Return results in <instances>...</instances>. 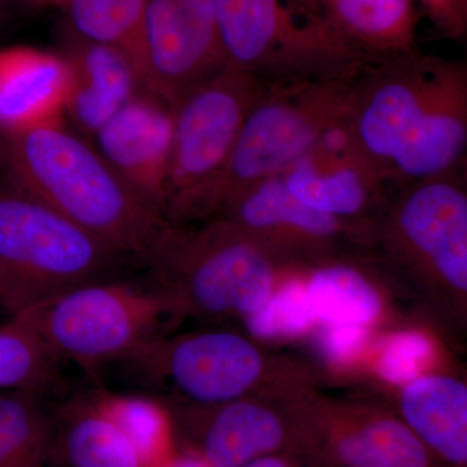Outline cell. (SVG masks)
<instances>
[{
  "label": "cell",
  "instance_id": "cell-33",
  "mask_svg": "<svg viewBox=\"0 0 467 467\" xmlns=\"http://www.w3.org/2000/svg\"><path fill=\"white\" fill-rule=\"evenodd\" d=\"M297 14L304 15L306 17H316L319 0H285Z\"/></svg>",
  "mask_w": 467,
  "mask_h": 467
},
{
  "label": "cell",
  "instance_id": "cell-24",
  "mask_svg": "<svg viewBox=\"0 0 467 467\" xmlns=\"http://www.w3.org/2000/svg\"><path fill=\"white\" fill-rule=\"evenodd\" d=\"M333 451L347 467H429L425 444L393 420H371L339 432Z\"/></svg>",
  "mask_w": 467,
  "mask_h": 467
},
{
  "label": "cell",
  "instance_id": "cell-23",
  "mask_svg": "<svg viewBox=\"0 0 467 467\" xmlns=\"http://www.w3.org/2000/svg\"><path fill=\"white\" fill-rule=\"evenodd\" d=\"M54 427L41 393L0 391V467L50 463Z\"/></svg>",
  "mask_w": 467,
  "mask_h": 467
},
{
  "label": "cell",
  "instance_id": "cell-32",
  "mask_svg": "<svg viewBox=\"0 0 467 467\" xmlns=\"http://www.w3.org/2000/svg\"><path fill=\"white\" fill-rule=\"evenodd\" d=\"M161 467H214L202 459L196 451H184V453H174L171 460L167 461Z\"/></svg>",
  "mask_w": 467,
  "mask_h": 467
},
{
  "label": "cell",
  "instance_id": "cell-10",
  "mask_svg": "<svg viewBox=\"0 0 467 467\" xmlns=\"http://www.w3.org/2000/svg\"><path fill=\"white\" fill-rule=\"evenodd\" d=\"M128 364L147 380H171L193 400L234 401L256 382L261 358L256 348L232 333H207L168 342L155 337Z\"/></svg>",
  "mask_w": 467,
  "mask_h": 467
},
{
  "label": "cell",
  "instance_id": "cell-31",
  "mask_svg": "<svg viewBox=\"0 0 467 467\" xmlns=\"http://www.w3.org/2000/svg\"><path fill=\"white\" fill-rule=\"evenodd\" d=\"M365 340V325H328L321 337V348L331 361L346 362L358 353Z\"/></svg>",
  "mask_w": 467,
  "mask_h": 467
},
{
  "label": "cell",
  "instance_id": "cell-1",
  "mask_svg": "<svg viewBox=\"0 0 467 467\" xmlns=\"http://www.w3.org/2000/svg\"><path fill=\"white\" fill-rule=\"evenodd\" d=\"M0 168L125 257L144 261L167 223L66 119L0 135Z\"/></svg>",
  "mask_w": 467,
  "mask_h": 467
},
{
  "label": "cell",
  "instance_id": "cell-6",
  "mask_svg": "<svg viewBox=\"0 0 467 467\" xmlns=\"http://www.w3.org/2000/svg\"><path fill=\"white\" fill-rule=\"evenodd\" d=\"M144 263L162 294L182 291L208 313H252L269 300L272 269L241 230L223 223L201 234L165 223Z\"/></svg>",
  "mask_w": 467,
  "mask_h": 467
},
{
  "label": "cell",
  "instance_id": "cell-3",
  "mask_svg": "<svg viewBox=\"0 0 467 467\" xmlns=\"http://www.w3.org/2000/svg\"><path fill=\"white\" fill-rule=\"evenodd\" d=\"M125 259L0 168V309L9 317L77 285L115 278Z\"/></svg>",
  "mask_w": 467,
  "mask_h": 467
},
{
  "label": "cell",
  "instance_id": "cell-12",
  "mask_svg": "<svg viewBox=\"0 0 467 467\" xmlns=\"http://www.w3.org/2000/svg\"><path fill=\"white\" fill-rule=\"evenodd\" d=\"M461 168L414 182L398 216L408 243L450 284L467 288V196Z\"/></svg>",
  "mask_w": 467,
  "mask_h": 467
},
{
  "label": "cell",
  "instance_id": "cell-26",
  "mask_svg": "<svg viewBox=\"0 0 467 467\" xmlns=\"http://www.w3.org/2000/svg\"><path fill=\"white\" fill-rule=\"evenodd\" d=\"M60 359L14 316L0 325V391L45 393L57 384Z\"/></svg>",
  "mask_w": 467,
  "mask_h": 467
},
{
  "label": "cell",
  "instance_id": "cell-18",
  "mask_svg": "<svg viewBox=\"0 0 467 467\" xmlns=\"http://www.w3.org/2000/svg\"><path fill=\"white\" fill-rule=\"evenodd\" d=\"M50 462L57 467H144L128 439L88 395L55 411Z\"/></svg>",
  "mask_w": 467,
  "mask_h": 467
},
{
  "label": "cell",
  "instance_id": "cell-2",
  "mask_svg": "<svg viewBox=\"0 0 467 467\" xmlns=\"http://www.w3.org/2000/svg\"><path fill=\"white\" fill-rule=\"evenodd\" d=\"M358 77L267 85L245 117L220 173L171 217L180 220L225 208L254 184L285 173L346 121Z\"/></svg>",
  "mask_w": 467,
  "mask_h": 467
},
{
  "label": "cell",
  "instance_id": "cell-29",
  "mask_svg": "<svg viewBox=\"0 0 467 467\" xmlns=\"http://www.w3.org/2000/svg\"><path fill=\"white\" fill-rule=\"evenodd\" d=\"M430 355L431 344L423 335L399 333L384 343L378 368L389 382L410 383L417 379Z\"/></svg>",
  "mask_w": 467,
  "mask_h": 467
},
{
  "label": "cell",
  "instance_id": "cell-35",
  "mask_svg": "<svg viewBox=\"0 0 467 467\" xmlns=\"http://www.w3.org/2000/svg\"><path fill=\"white\" fill-rule=\"evenodd\" d=\"M36 2L43 3V5H67L70 0H36Z\"/></svg>",
  "mask_w": 467,
  "mask_h": 467
},
{
  "label": "cell",
  "instance_id": "cell-14",
  "mask_svg": "<svg viewBox=\"0 0 467 467\" xmlns=\"http://www.w3.org/2000/svg\"><path fill=\"white\" fill-rule=\"evenodd\" d=\"M72 70L64 54L0 48V135L66 119Z\"/></svg>",
  "mask_w": 467,
  "mask_h": 467
},
{
  "label": "cell",
  "instance_id": "cell-21",
  "mask_svg": "<svg viewBox=\"0 0 467 467\" xmlns=\"http://www.w3.org/2000/svg\"><path fill=\"white\" fill-rule=\"evenodd\" d=\"M225 208L230 213L227 223L243 233L285 230L324 239L340 232L339 218L306 207L297 201L285 189L281 175L254 184Z\"/></svg>",
  "mask_w": 467,
  "mask_h": 467
},
{
  "label": "cell",
  "instance_id": "cell-22",
  "mask_svg": "<svg viewBox=\"0 0 467 467\" xmlns=\"http://www.w3.org/2000/svg\"><path fill=\"white\" fill-rule=\"evenodd\" d=\"M94 407L128 439L144 467H161L174 456L173 423L164 405L140 393L97 389Z\"/></svg>",
  "mask_w": 467,
  "mask_h": 467
},
{
  "label": "cell",
  "instance_id": "cell-28",
  "mask_svg": "<svg viewBox=\"0 0 467 467\" xmlns=\"http://www.w3.org/2000/svg\"><path fill=\"white\" fill-rule=\"evenodd\" d=\"M315 319L308 290L299 282H291L252 313L248 326L260 337H288L303 333Z\"/></svg>",
  "mask_w": 467,
  "mask_h": 467
},
{
  "label": "cell",
  "instance_id": "cell-36",
  "mask_svg": "<svg viewBox=\"0 0 467 467\" xmlns=\"http://www.w3.org/2000/svg\"><path fill=\"white\" fill-rule=\"evenodd\" d=\"M8 0H0V16H2L3 11H5V5H7Z\"/></svg>",
  "mask_w": 467,
  "mask_h": 467
},
{
  "label": "cell",
  "instance_id": "cell-25",
  "mask_svg": "<svg viewBox=\"0 0 467 467\" xmlns=\"http://www.w3.org/2000/svg\"><path fill=\"white\" fill-rule=\"evenodd\" d=\"M67 7L73 36L124 52L138 75L146 0H70Z\"/></svg>",
  "mask_w": 467,
  "mask_h": 467
},
{
  "label": "cell",
  "instance_id": "cell-15",
  "mask_svg": "<svg viewBox=\"0 0 467 467\" xmlns=\"http://www.w3.org/2000/svg\"><path fill=\"white\" fill-rule=\"evenodd\" d=\"M64 55L72 70L66 117L91 140L143 88L130 58L117 48L72 36Z\"/></svg>",
  "mask_w": 467,
  "mask_h": 467
},
{
  "label": "cell",
  "instance_id": "cell-27",
  "mask_svg": "<svg viewBox=\"0 0 467 467\" xmlns=\"http://www.w3.org/2000/svg\"><path fill=\"white\" fill-rule=\"evenodd\" d=\"M306 290L316 319L328 325H367L379 313L377 292L348 267L321 270Z\"/></svg>",
  "mask_w": 467,
  "mask_h": 467
},
{
  "label": "cell",
  "instance_id": "cell-5",
  "mask_svg": "<svg viewBox=\"0 0 467 467\" xmlns=\"http://www.w3.org/2000/svg\"><path fill=\"white\" fill-rule=\"evenodd\" d=\"M167 297L150 285L117 278L70 288L20 313L58 359L85 368L126 362L158 337Z\"/></svg>",
  "mask_w": 467,
  "mask_h": 467
},
{
  "label": "cell",
  "instance_id": "cell-19",
  "mask_svg": "<svg viewBox=\"0 0 467 467\" xmlns=\"http://www.w3.org/2000/svg\"><path fill=\"white\" fill-rule=\"evenodd\" d=\"M409 429L451 462L467 461V389L450 378L427 377L409 384L402 396Z\"/></svg>",
  "mask_w": 467,
  "mask_h": 467
},
{
  "label": "cell",
  "instance_id": "cell-4",
  "mask_svg": "<svg viewBox=\"0 0 467 467\" xmlns=\"http://www.w3.org/2000/svg\"><path fill=\"white\" fill-rule=\"evenodd\" d=\"M226 67L266 84L353 78L370 61L285 0H212Z\"/></svg>",
  "mask_w": 467,
  "mask_h": 467
},
{
  "label": "cell",
  "instance_id": "cell-30",
  "mask_svg": "<svg viewBox=\"0 0 467 467\" xmlns=\"http://www.w3.org/2000/svg\"><path fill=\"white\" fill-rule=\"evenodd\" d=\"M436 32L445 38L463 39L467 33V0H417Z\"/></svg>",
  "mask_w": 467,
  "mask_h": 467
},
{
  "label": "cell",
  "instance_id": "cell-16",
  "mask_svg": "<svg viewBox=\"0 0 467 467\" xmlns=\"http://www.w3.org/2000/svg\"><path fill=\"white\" fill-rule=\"evenodd\" d=\"M417 0H319L316 17L370 63L418 52Z\"/></svg>",
  "mask_w": 467,
  "mask_h": 467
},
{
  "label": "cell",
  "instance_id": "cell-9",
  "mask_svg": "<svg viewBox=\"0 0 467 467\" xmlns=\"http://www.w3.org/2000/svg\"><path fill=\"white\" fill-rule=\"evenodd\" d=\"M226 67L212 0H146L138 77L174 107Z\"/></svg>",
  "mask_w": 467,
  "mask_h": 467
},
{
  "label": "cell",
  "instance_id": "cell-8",
  "mask_svg": "<svg viewBox=\"0 0 467 467\" xmlns=\"http://www.w3.org/2000/svg\"><path fill=\"white\" fill-rule=\"evenodd\" d=\"M267 85L225 67L175 104L165 213H173L220 173Z\"/></svg>",
  "mask_w": 467,
  "mask_h": 467
},
{
  "label": "cell",
  "instance_id": "cell-13",
  "mask_svg": "<svg viewBox=\"0 0 467 467\" xmlns=\"http://www.w3.org/2000/svg\"><path fill=\"white\" fill-rule=\"evenodd\" d=\"M347 119L282 174L285 189L306 207L337 218L355 216L382 183L353 146Z\"/></svg>",
  "mask_w": 467,
  "mask_h": 467
},
{
  "label": "cell",
  "instance_id": "cell-7",
  "mask_svg": "<svg viewBox=\"0 0 467 467\" xmlns=\"http://www.w3.org/2000/svg\"><path fill=\"white\" fill-rule=\"evenodd\" d=\"M459 63L418 51L368 63L356 78L347 129L355 149L383 182Z\"/></svg>",
  "mask_w": 467,
  "mask_h": 467
},
{
  "label": "cell",
  "instance_id": "cell-11",
  "mask_svg": "<svg viewBox=\"0 0 467 467\" xmlns=\"http://www.w3.org/2000/svg\"><path fill=\"white\" fill-rule=\"evenodd\" d=\"M173 135V107L140 90L90 140L128 186L165 216Z\"/></svg>",
  "mask_w": 467,
  "mask_h": 467
},
{
  "label": "cell",
  "instance_id": "cell-34",
  "mask_svg": "<svg viewBox=\"0 0 467 467\" xmlns=\"http://www.w3.org/2000/svg\"><path fill=\"white\" fill-rule=\"evenodd\" d=\"M244 467H291L290 463L285 462V460L279 459V457L267 456L260 457V459H256L252 461V462L248 463Z\"/></svg>",
  "mask_w": 467,
  "mask_h": 467
},
{
  "label": "cell",
  "instance_id": "cell-17",
  "mask_svg": "<svg viewBox=\"0 0 467 467\" xmlns=\"http://www.w3.org/2000/svg\"><path fill=\"white\" fill-rule=\"evenodd\" d=\"M467 144V67L461 61L418 133L396 160L389 181L418 182L462 167Z\"/></svg>",
  "mask_w": 467,
  "mask_h": 467
},
{
  "label": "cell",
  "instance_id": "cell-20",
  "mask_svg": "<svg viewBox=\"0 0 467 467\" xmlns=\"http://www.w3.org/2000/svg\"><path fill=\"white\" fill-rule=\"evenodd\" d=\"M227 402L199 438L196 453L202 459L214 467H244L281 447L285 429L275 413L251 402Z\"/></svg>",
  "mask_w": 467,
  "mask_h": 467
}]
</instances>
